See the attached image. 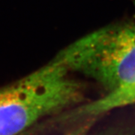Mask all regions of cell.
Returning a JSON list of instances; mask_svg holds the SVG:
<instances>
[{"label":"cell","instance_id":"277c9868","mask_svg":"<svg viewBox=\"0 0 135 135\" xmlns=\"http://www.w3.org/2000/svg\"><path fill=\"white\" fill-rule=\"evenodd\" d=\"M92 122L93 120L87 121L84 122L82 124L79 125L76 128H73L72 130L68 131L67 133L64 134L62 135H83L86 134L87 132L89 131L91 126L92 125Z\"/></svg>","mask_w":135,"mask_h":135},{"label":"cell","instance_id":"7a4b0ae2","mask_svg":"<svg viewBox=\"0 0 135 135\" xmlns=\"http://www.w3.org/2000/svg\"><path fill=\"white\" fill-rule=\"evenodd\" d=\"M55 59L70 72L95 80L107 92L135 84V23L95 30L69 44Z\"/></svg>","mask_w":135,"mask_h":135},{"label":"cell","instance_id":"3957f363","mask_svg":"<svg viewBox=\"0 0 135 135\" xmlns=\"http://www.w3.org/2000/svg\"><path fill=\"white\" fill-rule=\"evenodd\" d=\"M83 135H135V130L132 128H113L106 130L101 131L100 132L93 133L89 134L88 132Z\"/></svg>","mask_w":135,"mask_h":135},{"label":"cell","instance_id":"6da1fadb","mask_svg":"<svg viewBox=\"0 0 135 135\" xmlns=\"http://www.w3.org/2000/svg\"><path fill=\"white\" fill-rule=\"evenodd\" d=\"M56 59L0 88V135H20L46 117L77 105L81 84Z\"/></svg>","mask_w":135,"mask_h":135}]
</instances>
